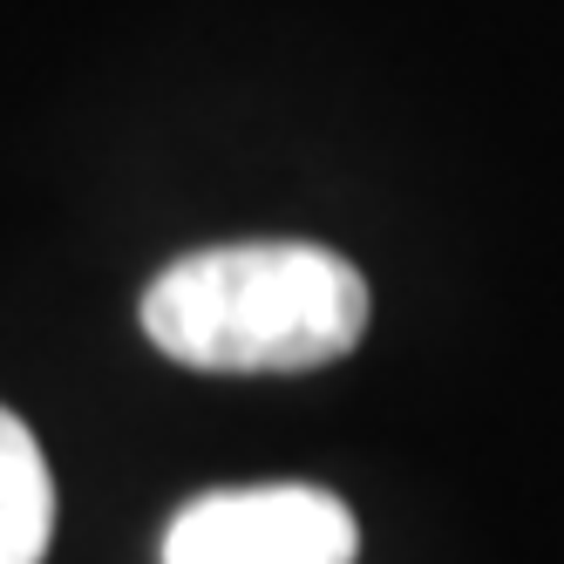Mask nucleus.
I'll list each match as a JSON object with an SVG mask.
<instances>
[{
    "label": "nucleus",
    "instance_id": "f03ea898",
    "mask_svg": "<svg viewBox=\"0 0 564 564\" xmlns=\"http://www.w3.org/2000/svg\"><path fill=\"white\" fill-rule=\"evenodd\" d=\"M354 510L313 482L191 497L164 531V564H354Z\"/></svg>",
    "mask_w": 564,
    "mask_h": 564
},
{
    "label": "nucleus",
    "instance_id": "7ed1b4c3",
    "mask_svg": "<svg viewBox=\"0 0 564 564\" xmlns=\"http://www.w3.org/2000/svg\"><path fill=\"white\" fill-rule=\"evenodd\" d=\"M48 538H55V476L28 422L0 409V564H42Z\"/></svg>",
    "mask_w": 564,
    "mask_h": 564
},
{
    "label": "nucleus",
    "instance_id": "f257e3e1",
    "mask_svg": "<svg viewBox=\"0 0 564 564\" xmlns=\"http://www.w3.org/2000/svg\"><path fill=\"white\" fill-rule=\"evenodd\" d=\"M143 334L197 375H313L368 334V279L300 238L205 246L143 286Z\"/></svg>",
    "mask_w": 564,
    "mask_h": 564
}]
</instances>
